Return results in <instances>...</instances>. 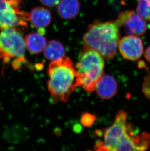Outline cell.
Wrapping results in <instances>:
<instances>
[{"instance_id":"cell-1","label":"cell","mask_w":150,"mask_h":151,"mask_svg":"<svg viewBox=\"0 0 150 151\" xmlns=\"http://www.w3.org/2000/svg\"><path fill=\"white\" fill-rule=\"evenodd\" d=\"M128 114L119 111L114 124L104 131V140L95 146L97 151H145L150 146V134L146 132L135 134L131 124L127 122Z\"/></svg>"},{"instance_id":"cell-2","label":"cell","mask_w":150,"mask_h":151,"mask_svg":"<svg viewBox=\"0 0 150 151\" xmlns=\"http://www.w3.org/2000/svg\"><path fill=\"white\" fill-rule=\"evenodd\" d=\"M48 91L54 102H66L81 82L71 59L62 57L52 61L48 67Z\"/></svg>"},{"instance_id":"cell-3","label":"cell","mask_w":150,"mask_h":151,"mask_svg":"<svg viewBox=\"0 0 150 151\" xmlns=\"http://www.w3.org/2000/svg\"><path fill=\"white\" fill-rule=\"evenodd\" d=\"M119 40V27L115 21H96L89 26L84 36V49L95 51L104 59L110 60L116 54Z\"/></svg>"},{"instance_id":"cell-4","label":"cell","mask_w":150,"mask_h":151,"mask_svg":"<svg viewBox=\"0 0 150 151\" xmlns=\"http://www.w3.org/2000/svg\"><path fill=\"white\" fill-rule=\"evenodd\" d=\"M104 58L95 51L84 49L81 53L76 70L81 86L87 93L94 91L98 80L104 73Z\"/></svg>"},{"instance_id":"cell-5","label":"cell","mask_w":150,"mask_h":151,"mask_svg":"<svg viewBox=\"0 0 150 151\" xmlns=\"http://www.w3.org/2000/svg\"><path fill=\"white\" fill-rule=\"evenodd\" d=\"M18 28L7 27L0 32V58L5 62L16 58V67H20L24 58L25 40Z\"/></svg>"},{"instance_id":"cell-6","label":"cell","mask_w":150,"mask_h":151,"mask_svg":"<svg viewBox=\"0 0 150 151\" xmlns=\"http://www.w3.org/2000/svg\"><path fill=\"white\" fill-rule=\"evenodd\" d=\"M23 0H0V30L7 27H27L29 13L21 10Z\"/></svg>"},{"instance_id":"cell-7","label":"cell","mask_w":150,"mask_h":151,"mask_svg":"<svg viewBox=\"0 0 150 151\" xmlns=\"http://www.w3.org/2000/svg\"><path fill=\"white\" fill-rule=\"evenodd\" d=\"M119 27H122L129 35L139 36L144 34L147 26L144 19L133 10H126L119 14L116 21Z\"/></svg>"},{"instance_id":"cell-8","label":"cell","mask_w":150,"mask_h":151,"mask_svg":"<svg viewBox=\"0 0 150 151\" xmlns=\"http://www.w3.org/2000/svg\"><path fill=\"white\" fill-rule=\"evenodd\" d=\"M118 47L123 58L131 61L138 60L143 53L142 41L136 36L123 37L119 40Z\"/></svg>"},{"instance_id":"cell-9","label":"cell","mask_w":150,"mask_h":151,"mask_svg":"<svg viewBox=\"0 0 150 151\" xmlns=\"http://www.w3.org/2000/svg\"><path fill=\"white\" fill-rule=\"evenodd\" d=\"M95 90L101 99H109L116 95L118 91V83L113 77L109 75L103 76L98 80Z\"/></svg>"},{"instance_id":"cell-10","label":"cell","mask_w":150,"mask_h":151,"mask_svg":"<svg viewBox=\"0 0 150 151\" xmlns=\"http://www.w3.org/2000/svg\"><path fill=\"white\" fill-rule=\"evenodd\" d=\"M52 20L51 13L45 7H36L29 13V21L36 29L43 30L47 27Z\"/></svg>"},{"instance_id":"cell-11","label":"cell","mask_w":150,"mask_h":151,"mask_svg":"<svg viewBox=\"0 0 150 151\" xmlns=\"http://www.w3.org/2000/svg\"><path fill=\"white\" fill-rule=\"evenodd\" d=\"M80 10L79 0H60L57 4L59 15L64 19H71L78 14Z\"/></svg>"},{"instance_id":"cell-12","label":"cell","mask_w":150,"mask_h":151,"mask_svg":"<svg viewBox=\"0 0 150 151\" xmlns=\"http://www.w3.org/2000/svg\"><path fill=\"white\" fill-rule=\"evenodd\" d=\"M26 48L32 54H38L44 50L46 40L41 33H30L25 38Z\"/></svg>"},{"instance_id":"cell-13","label":"cell","mask_w":150,"mask_h":151,"mask_svg":"<svg viewBox=\"0 0 150 151\" xmlns=\"http://www.w3.org/2000/svg\"><path fill=\"white\" fill-rule=\"evenodd\" d=\"M65 51L63 45L56 40H51L45 46L44 55L45 58L54 61L65 56Z\"/></svg>"},{"instance_id":"cell-14","label":"cell","mask_w":150,"mask_h":151,"mask_svg":"<svg viewBox=\"0 0 150 151\" xmlns=\"http://www.w3.org/2000/svg\"><path fill=\"white\" fill-rule=\"evenodd\" d=\"M137 12L142 18L150 22V0H138Z\"/></svg>"},{"instance_id":"cell-15","label":"cell","mask_w":150,"mask_h":151,"mask_svg":"<svg viewBox=\"0 0 150 151\" xmlns=\"http://www.w3.org/2000/svg\"><path fill=\"white\" fill-rule=\"evenodd\" d=\"M96 120V116L88 113L83 114L81 118V123L85 127H90L95 123Z\"/></svg>"},{"instance_id":"cell-16","label":"cell","mask_w":150,"mask_h":151,"mask_svg":"<svg viewBox=\"0 0 150 151\" xmlns=\"http://www.w3.org/2000/svg\"><path fill=\"white\" fill-rule=\"evenodd\" d=\"M142 90L145 96L150 100V73L145 77L142 86Z\"/></svg>"},{"instance_id":"cell-17","label":"cell","mask_w":150,"mask_h":151,"mask_svg":"<svg viewBox=\"0 0 150 151\" xmlns=\"http://www.w3.org/2000/svg\"><path fill=\"white\" fill-rule=\"evenodd\" d=\"M42 4L48 7H54L58 4L60 0H40Z\"/></svg>"},{"instance_id":"cell-18","label":"cell","mask_w":150,"mask_h":151,"mask_svg":"<svg viewBox=\"0 0 150 151\" xmlns=\"http://www.w3.org/2000/svg\"><path fill=\"white\" fill-rule=\"evenodd\" d=\"M145 57L146 58V59L148 60V61H149V63H150V46L148 47L146 51H145Z\"/></svg>"}]
</instances>
